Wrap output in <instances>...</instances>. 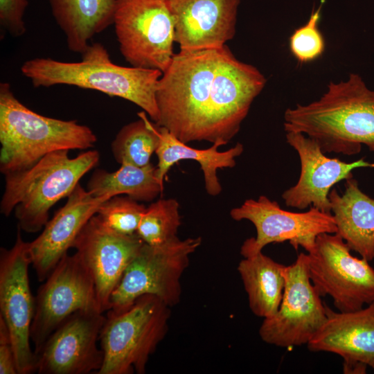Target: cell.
Returning a JSON list of instances; mask_svg holds the SVG:
<instances>
[{
	"instance_id": "1",
	"label": "cell",
	"mask_w": 374,
	"mask_h": 374,
	"mask_svg": "<svg viewBox=\"0 0 374 374\" xmlns=\"http://www.w3.org/2000/svg\"><path fill=\"white\" fill-rule=\"evenodd\" d=\"M265 75L229 48L175 53L156 91L159 120L180 141L227 144L239 132Z\"/></svg>"
},
{
	"instance_id": "2",
	"label": "cell",
	"mask_w": 374,
	"mask_h": 374,
	"mask_svg": "<svg viewBox=\"0 0 374 374\" xmlns=\"http://www.w3.org/2000/svg\"><path fill=\"white\" fill-rule=\"evenodd\" d=\"M283 125L314 139L324 153L357 154L362 144L374 152V91L350 73L330 82L319 100L287 109Z\"/></svg>"
},
{
	"instance_id": "3",
	"label": "cell",
	"mask_w": 374,
	"mask_h": 374,
	"mask_svg": "<svg viewBox=\"0 0 374 374\" xmlns=\"http://www.w3.org/2000/svg\"><path fill=\"white\" fill-rule=\"evenodd\" d=\"M81 55L82 60L74 62L33 58L24 62L21 72L35 87L64 84L123 98L143 109L155 123L158 121L156 91L161 71L116 64L99 42L90 43Z\"/></svg>"
},
{
	"instance_id": "4",
	"label": "cell",
	"mask_w": 374,
	"mask_h": 374,
	"mask_svg": "<svg viewBox=\"0 0 374 374\" xmlns=\"http://www.w3.org/2000/svg\"><path fill=\"white\" fill-rule=\"evenodd\" d=\"M97 137L88 126L39 114L0 84V171L4 175L26 169L58 150H87Z\"/></svg>"
},
{
	"instance_id": "5",
	"label": "cell",
	"mask_w": 374,
	"mask_h": 374,
	"mask_svg": "<svg viewBox=\"0 0 374 374\" xmlns=\"http://www.w3.org/2000/svg\"><path fill=\"white\" fill-rule=\"evenodd\" d=\"M68 152H51L26 169L4 175L0 211L6 217L15 212L21 231H41L48 221L51 207L67 197L99 161V152L95 150L74 158H70Z\"/></svg>"
},
{
	"instance_id": "6",
	"label": "cell",
	"mask_w": 374,
	"mask_h": 374,
	"mask_svg": "<svg viewBox=\"0 0 374 374\" xmlns=\"http://www.w3.org/2000/svg\"><path fill=\"white\" fill-rule=\"evenodd\" d=\"M170 308L146 294L125 310H108L99 338L103 363L97 374L145 373L150 357L168 332Z\"/></svg>"
},
{
	"instance_id": "7",
	"label": "cell",
	"mask_w": 374,
	"mask_h": 374,
	"mask_svg": "<svg viewBox=\"0 0 374 374\" xmlns=\"http://www.w3.org/2000/svg\"><path fill=\"white\" fill-rule=\"evenodd\" d=\"M201 243L200 237L180 240L177 236L158 245L144 243L113 291L109 310H125L146 294L158 297L170 308L178 304L181 278Z\"/></svg>"
},
{
	"instance_id": "8",
	"label": "cell",
	"mask_w": 374,
	"mask_h": 374,
	"mask_svg": "<svg viewBox=\"0 0 374 374\" xmlns=\"http://www.w3.org/2000/svg\"><path fill=\"white\" fill-rule=\"evenodd\" d=\"M124 59L163 73L174 55V21L168 0H116L113 24Z\"/></svg>"
},
{
	"instance_id": "9",
	"label": "cell",
	"mask_w": 374,
	"mask_h": 374,
	"mask_svg": "<svg viewBox=\"0 0 374 374\" xmlns=\"http://www.w3.org/2000/svg\"><path fill=\"white\" fill-rule=\"evenodd\" d=\"M350 251L339 234L324 233L307 253L312 284L321 296H330L340 312L355 311L374 302V268Z\"/></svg>"
},
{
	"instance_id": "10",
	"label": "cell",
	"mask_w": 374,
	"mask_h": 374,
	"mask_svg": "<svg viewBox=\"0 0 374 374\" xmlns=\"http://www.w3.org/2000/svg\"><path fill=\"white\" fill-rule=\"evenodd\" d=\"M44 281L35 297L30 328L35 357L48 337L70 316L78 312H102L92 275L77 252L64 255Z\"/></svg>"
},
{
	"instance_id": "11",
	"label": "cell",
	"mask_w": 374,
	"mask_h": 374,
	"mask_svg": "<svg viewBox=\"0 0 374 374\" xmlns=\"http://www.w3.org/2000/svg\"><path fill=\"white\" fill-rule=\"evenodd\" d=\"M230 215L236 221H250L256 230V236L247 239L241 247L243 257L262 251L269 244L285 241L295 249L301 247L308 253L319 235L337 232L332 213L314 206L301 213L285 211L265 195L246 199L240 206L231 209Z\"/></svg>"
},
{
	"instance_id": "12",
	"label": "cell",
	"mask_w": 374,
	"mask_h": 374,
	"mask_svg": "<svg viewBox=\"0 0 374 374\" xmlns=\"http://www.w3.org/2000/svg\"><path fill=\"white\" fill-rule=\"evenodd\" d=\"M326 319V305L308 274L307 254L300 253L286 266L281 303L274 315L263 319L259 335L278 347L307 345Z\"/></svg>"
},
{
	"instance_id": "13",
	"label": "cell",
	"mask_w": 374,
	"mask_h": 374,
	"mask_svg": "<svg viewBox=\"0 0 374 374\" xmlns=\"http://www.w3.org/2000/svg\"><path fill=\"white\" fill-rule=\"evenodd\" d=\"M31 264L28 242L18 228L14 245L0 251V317L10 334L18 374L35 373L36 357L30 347L35 308L28 278Z\"/></svg>"
},
{
	"instance_id": "14",
	"label": "cell",
	"mask_w": 374,
	"mask_h": 374,
	"mask_svg": "<svg viewBox=\"0 0 374 374\" xmlns=\"http://www.w3.org/2000/svg\"><path fill=\"white\" fill-rule=\"evenodd\" d=\"M106 317L98 311L78 312L65 320L36 355L38 374L96 373L103 363L97 346Z\"/></svg>"
},
{
	"instance_id": "15",
	"label": "cell",
	"mask_w": 374,
	"mask_h": 374,
	"mask_svg": "<svg viewBox=\"0 0 374 374\" xmlns=\"http://www.w3.org/2000/svg\"><path fill=\"white\" fill-rule=\"evenodd\" d=\"M144 242L136 234L118 233L93 215L76 238L73 248L89 269L102 312L109 309L112 294Z\"/></svg>"
},
{
	"instance_id": "16",
	"label": "cell",
	"mask_w": 374,
	"mask_h": 374,
	"mask_svg": "<svg viewBox=\"0 0 374 374\" xmlns=\"http://www.w3.org/2000/svg\"><path fill=\"white\" fill-rule=\"evenodd\" d=\"M287 143L298 153L301 173L297 183L282 194L287 206L305 209L308 206L331 213L328 195L337 183L352 178V171L358 168H374L361 158L346 163L338 158L327 157L319 143L301 132L286 133Z\"/></svg>"
},
{
	"instance_id": "17",
	"label": "cell",
	"mask_w": 374,
	"mask_h": 374,
	"mask_svg": "<svg viewBox=\"0 0 374 374\" xmlns=\"http://www.w3.org/2000/svg\"><path fill=\"white\" fill-rule=\"evenodd\" d=\"M240 0H168L181 51L220 48L235 34Z\"/></svg>"
},
{
	"instance_id": "18",
	"label": "cell",
	"mask_w": 374,
	"mask_h": 374,
	"mask_svg": "<svg viewBox=\"0 0 374 374\" xmlns=\"http://www.w3.org/2000/svg\"><path fill=\"white\" fill-rule=\"evenodd\" d=\"M105 197H95L78 184L66 204L48 220L42 233L28 242V251L37 278L43 282L73 248L78 234L96 214Z\"/></svg>"
},
{
	"instance_id": "19",
	"label": "cell",
	"mask_w": 374,
	"mask_h": 374,
	"mask_svg": "<svg viewBox=\"0 0 374 374\" xmlns=\"http://www.w3.org/2000/svg\"><path fill=\"white\" fill-rule=\"evenodd\" d=\"M326 322L308 348L335 353L344 362L374 369V302L351 312H335L326 305Z\"/></svg>"
},
{
	"instance_id": "20",
	"label": "cell",
	"mask_w": 374,
	"mask_h": 374,
	"mask_svg": "<svg viewBox=\"0 0 374 374\" xmlns=\"http://www.w3.org/2000/svg\"><path fill=\"white\" fill-rule=\"evenodd\" d=\"M328 197L337 233L351 251L366 260L374 259V199L364 193L353 178L346 180L345 191L335 188Z\"/></svg>"
},
{
	"instance_id": "21",
	"label": "cell",
	"mask_w": 374,
	"mask_h": 374,
	"mask_svg": "<svg viewBox=\"0 0 374 374\" xmlns=\"http://www.w3.org/2000/svg\"><path fill=\"white\" fill-rule=\"evenodd\" d=\"M157 130L159 142L155 151L158 158L156 177L159 182L164 185L165 177L175 163L185 159L195 160L199 163L203 172L207 193L212 196L219 195L222 186L217 170L234 167L236 163L235 159L244 150L243 145L238 143L226 151L219 152L217 148L221 145L214 143L207 149L200 150L190 147L163 127L157 125Z\"/></svg>"
},
{
	"instance_id": "22",
	"label": "cell",
	"mask_w": 374,
	"mask_h": 374,
	"mask_svg": "<svg viewBox=\"0 0 374 374\" xmlns=\"http://www.w3.org/2000/svg\"><path fill=\"white\" fill-rule=\"evenodd\" d=\"M68 48L82 54L91 39L113 24L116 0H48Z\"/></svg>"
},
{
	"instance_id": "23",
	"label": "cell",
	"mask_w": 374,
	"mask_h": 374,
	"mask_svg": "<svg viewBox=\"0 0 374 374\" xmlns=\"http://www.w3.org/2000/svg\"><path fill=\"white\" fill-rule=\"evenodd\" d=\"M243 258L238 271L248 296L249 306L258 317H271L282 301L286 265L274 261L262 251Z\"/></svg>"
},
{
	"instance_id": "24",
	"label": "cell",
	"mask_w": 374,
	"mask_h": 374,
	"mask_svg": "<svg viewBox=\"0 0 374 374\" xmlns=\"http://www.w3.org/2000/svg\"><path fill=\"white\" fill-rule=\"evenodd\" d=\"M156 177V166L151 163L146 166L122 163L114 172L98 169L87 184V190L95 197L126 195L138 202H151L163 190Z\"/></svg>"
},
{
	"instance_id": "25",
	"label": "cell",
	"mask_w": 374,
	"mask_h": 374,
	"mask_svg": "<svg viewBox=\"0 0 374 374\" xmlns=\"http://www.w3.org/2000/svg\"><path fill=\"white\" fill-rule=\"evenodd\" d=\"M139 119L124 125L112 143V151L120 163L146 166L159 142L157 125L151 123L146 113H139Z\"/></svg>"
},
{
	"instance_id": "26",
	"label": "cell",
	"mask_w": 374,
	"mask_h": 374,
	"mask_svg": "<svg viewBox=\"0 0 374 374\" xmlns=\"http://www.w3.org/2000/svg\"><path fill=\"white\" fill-rule=\"evenodd\" d=\"M179 205L175 199H159L148 206L136 234L144 243L158 245L175 237L181 225Z\"/></svg>"
},
{
	"instance_id": "27",
	"label": "cell",
	"mask_w": 374,
	"mask_h": 374,
	"mask_svg": "<svg viewBox=\"0 0 374 374\" xmlns=\"http://www.w3.org/2000/svg\"><path fill=\"white\" fill-rule=\"evenodd\" d=\"M145 209L143 204L128 196L117 195L102 203L96 215L114 231L130 235L136 233Z\"/></svg>"
},
{
	"instance_id": "28",
	"label": "cell",
	"mask_w": 374,
	"mask_h": 374,
	"mask_svg": "<svg viewBox=\"0 0 374 374\" xmlns=\"http://www.w3.org/2000/svg\"><path fill=\"white\" fill-rule=\"evenodd\" d=\"M321 8L314 10L308 22L296 29L290 37V51L300 63L312 62L325 51V40L318 28Z\"/></svg>"
},
{
	"instance_id": "29",
	"label": "cell",
	"mask_w": 374,
	"mask_h": 374,
	"mask_svg": "<svg viewBox=\"0 0 374 374\" xmlns=\"http://www.w3.org/2000/svg\"><path fill=\"white\" fill-rule=\"evenodd\" d=\"M28 4V0H0L1 27L12 37L26 31L24 16Z\"/></svg>"
},
{
	"instance_id": "30",
	"label": "cell",
	"mask_w": 374,
	"mask_h": 374,
	"mask_svg": "<svg viewBox=\"0 0 374 374\" xmlns=\"http://www.w3.org/2000/svg\"><path fill=\"white\" fill-rule=\"evenodd\" d=\"M0 374H18L9 330L0 317Z\"/></svg>"
},
{
	"instance_id": "31",
	"label": "cell",
	"mask_w": 374,
	"mask_h": 374,
	"mask_svg": "<svg viewBox=\"0 0 374 374\" xmlns=\"http://www.w3.org/2000/svg\"><path fill=\"white\" fill-rule=\"evenodd\" d=\"M367 366L356 362H346L343 363V372L344 373H365Z\"/></svg>"
}]
</instances>
